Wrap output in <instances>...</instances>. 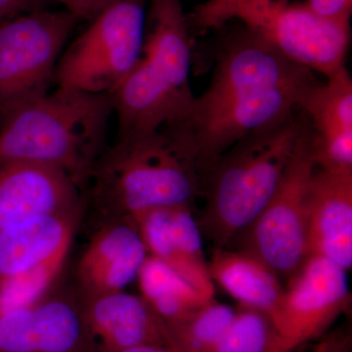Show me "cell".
<instances>
[{
  "instance_id": "e0dca14e",
  "label": "cell",
  "mask_w": 352,
  "mask_h": 352,
  "mask_svg": "<svg viewBox=\"0 0 352 352\" xmlns=\"http://www.w3.org/2000/svg\"><path fill=\"white\" fill-rule=\"evenodd\" d=\"M82 305L85 322L101 352L170 346L164 322L142 296L124 289L82 298Z\"/></svg>"
},
{
  "instance_id": "83f0119b",
  "label": "cell",
  "mask_w": 352,
  "mask_h": 352,
  "mask_svg": "<svg viewBox=\"0 0 352 352\" xmlns=\"http://www.w3.org/2000/svg\"><path fill=\"white\" fill-rule=\"evenodd\" d=\"M115 352H175L168 346H141Z\"/></svg>"
},
{
  "instance_id": "7a4b0ae2",
  "label": "cell",
  "mask_w": 352,
  "mask_h": 352,
  "mask_svg": "<svg viewBox=\"0 0 352 352\" xmlns=\"http://www.w3.org/2000/svg\"><path fill=\"white\" fill-rule=\"evenodd\" d=\"M87 205L97 224L132 219L156 208L189 207L201 192L197 157L168 127L118 135L88 179Z\"/></svg>"
},
{
  "instance_id": "9c48e42d",
  "label": "cell",
  "mask_w": 352,
  "mask_h": 352,
  "mask_svg": "<svg viewBox=\"0 0 352 352\" xmlns=\"http://www.w3.org/2000/svg\"><path fill=\"white\" fill-rule=\"evenodd\" d=\"M248 30L294 63L328 76L344 66L349 21L330 19L305 4L254 0L235 16Z\"/></svg>"
},
{
  "instance_id": "8992f818",
  "label": "cell",
  "mask_w": 352,
  "mask_h": 352,
  "mask_svg": "<svg viewBox=\"0 0 352 352\" xmlns=\"http://www.w3.org/2000/svg\"><path fill=\"white\" fill-rule=\"evenodd\" d=\"M146 0H119L90 21L65 48L55 69L57 87L111 94L142 53Z\"/></svg>"
},
{
  "instance_id": "d6986e66",
  "label": "cell",
  "mask_w": 352,
  "mask_h": 352,
  "mask_svg": "<svg viewBox=\"0 0 352 352\" xmlns=\"http://www.w3.org/2000/svg\"><path fill=\"white\" fill-rule=\"evenodd\" d=\"M208 270L214 283L240 303L276 316L285 289L272 268L251 252L228 248H214L208 261Z\"/></svg>"
},
{
  "instance_id": "6da1fadb",
  "label": "cell",
  "mask_w": 352,
  "mask_h": 352,
  "mask_svg": "<svg viewBox=\"0 0 352 352\" xmlns=\"http://www.w3.org/2000/svg\"><path fill=\"white\" fill-rule=\"evenodd\" d=\"M314 72L294 63L248 30L217 53L207 89L170 126L190 145L201 177L231 146L300 112ZM164 127V126H163Z\"/></svg>"
},
{
  "instance_id": "7c38bea8",
  "label": "cell",
  "mask_w": 352,
  "mask_h": 352,
  "mask_svg": "<svg viewBox=\"0 0 352 352\" xmlns=\"http://www.w3.org/2000/svg\"><path fill=\"white\" fill-rule=\"evenodd\" d=\"M85 207V194L61 170L21 162L0 164V231Z\"/></svg>"
},
{
  "instance_id": "cb8c5ba5",
  "label": "cell",
  "mask_w": 352,
  "mask_h": 352,
  "mask_svg": "<svg viewBox=\"0 0 352 352\" xmlns=\"http://www.w3.org/2000/svg\"><path fill=\"white\" fill-rule=\"evenodd\" d=\"M307 4L314 12L330 19H351L352 0H307Z\"/></svg>"
},
{
  "instance_id": "9a60e30c",
  "label": "cell",
  "mask_w": 352,
  "mask_h": 352,
  "mask_svg": "<svg viewBox=\"0 0 352 352\" xmlns=\"http://www.w3.org/2000/svg\"><path fill=\"white\" fill-rule=\"evenodd\" d=\"M352 266V170L317 168L308 194L307 256Z\"/></svg>"
},
{
  "instance_id": "484cf974",
  "label": "cell",
  "mask_w": 352,
  "mask_h": 352,
  "mask_svg": "<svg viewBox=\"0 0 352 352\" xmlns=\"http://www.w3.org/2000/svg\"><path fill=\"white\" fill-rule=\"evenodd\" d=\"M90 2L91 0H59L58 3L62 4L65 10L75 16L78 21H87Z\"/></svg>"
},
{
  "instance_id": "277c9868",
  "label": "cell",
  "mask_w": 352,
  "mask_h": 352,
  "mask_svg": "<svg viewBox=\"0 0 352 352\" xmlns=\"http://www.w3.org/2000/svg\"><path fill=\"white\" fill-rule=\"evenodd\" d=\"M305 113L259 129L231 146L201 177L205 207L198 224L214 248H227L256 219L281 182Z\"/></svg>"
},
{
  "instance_id": "2e32d148",
  "label": "cell",
  "mask_w": 352,
  "mask_h": 352,
  "mask_svg": "<svg viewBox=\"0 0 352 352\" xmlns=\"http://www.w3.org/2000/svg\"><path fill=\"white\" fill-rule=\"evenodd\" d=\"M315 83L300 104L314 132L319 168L352 170V80L346 66Z\"/></svg>"
},
{
  "instance_id": "52a82bcc",
  "label": "cell",
  "mask_w": 352,
  "mask_h": 352,
  "mask_svg": "<svg viewBox=\"0 0 352 352\" xmlns=\"http://www.w3.org/2000/svg\"><path fill=\"white\" fill-rule=\"evenodd\" d=\"M317 168L308 120L270 200L235 237H240L237 250L251 252L279 277L293 276L307 258L308 194Z\"/></svg>"
},
{
  "instance_id": "d4e9b609",
  "label": "cell",
  "mask_w": 352,
  "mask_h": 352,
  "mask_svg": "<svg viewBox=\"0 0 352 352\" xmlns=\"http://www.w3.org/2000/svg\"><path fill=\"white\" fill-rule=\"evenodd\" d=\"M305 352H352L351 333L347 330H337L328 333L309 351Z\"/></svg>"
},
{
  "instance_id": "f1b7e54d",
  "label": "cell",
  "mask_w": 352,
  "mask_h": 352,
  "mask_svg": "<svg viewBox=\"0 0 352 352\" xmlns=\"http://www.w3.org/2000/svg\"><path fill=\"white\" fill-rule=\"evenodd\" d=\"M59 0H25V6H27L28 11L39 10V9H45L44 7L47 4L57 2Z\"/></svg>"
},
{
  "instance_id": "8fae6325",
  "label": "cell",
  "mask_w": 352,
  "mask_h": 352,
  "mask_svg": "<svg viewBox=\"0 0 352 352\" xmlns=\"http://www.w3.org/2000/svg\"><path fill=\"white\" fill-rule=\"evenodd\" d=\"M0 352H101L83 316L82 298L43 296L0 309Z\"/></svg>"
},
{
  "instance_id": "7402d4cb",
  "label": "cell",
  "mask_w": 352,
  "mask_h": 352,
  "mask_svg": "<svg viewBox=\"0 0 352 352\" xmlns=\"http://www.w3.org/2000/svg\"><path fill=\"white\" fill-rule=\"evenodd\" d=\"M210 352H291L270 315L241 307Z\"/></svg>"
},
{
  "instance_id": "603a6c76",
  "label": "cell",
  "mask_w": 352,
  "mask_h": 352,
  "mask_svg": "<svg viewBox=\"0 0 352 352\" xmlns=\"http://www.w3.org/2000/svg\"><path fill=\"white\" fill-rule=\"evenodd\" d=\"M252 1L254 0H207L187 17L188 24L201 31L217 29L227 21L234 19L242 7Z\"/></svg>"
},
{
  "instance_id": "5bb4252c",
  "label": "cell",
  "mask_w": 352,
  "mask_h": 352,
  "mask_svg": "<svg viewBox=\"0 0 352 352\" xmlns=\"http://www.w3.org/2000/svg\"><path fill=\"white\" fill-rule=\"evenodd\" d=\"M148 254L161 261L208 298L214 283L203 249V234L192 208H153L134 217Z\"/></svg>"
},
{
  "instance_id": "ac0fdd59",
  "label": "cell",
  "mask_w": 352,
  "mask_h": 352,
  "mask_svg": "<svg viewBox=\"0 0 352 352\" xmlns=\"http://www.w3.org/2000/svg\"><path fill=\"white\" fill-rule=\"evenodd\" d=\"M83 212L44 215L0 231V292L36 268L67 258Z\"/></svg>"
},
{
  "instance_id": "ffe728a7",
  "label": "cell",
  "mask_w": 352,
  "mask_h": 352,
  "mask_svg": "<svg viewBox=\"0 0 352 352\" xmlns=\"http://www.w3.org/2000/svg\"><path fill=\"white\" fill-rule=\"evenodd\" d=\"M138 280L141 296L164 326L180 320L212 300L201 294L170 266L150 256L143 264Z\"/></svg>"
},
{
  "instance_id": "44dd1931",
  "label": "cell",
  "mask_w": 352,
  "mask_h": 352,
  "mask_svg": "<svg viewBox=\"0 0 352 352\" xmlns=\"http://www.w3.org/2000/svg\"><path fill=\"white\" fill-rule=\"evenodd\" d=\"M236 310L215 298L180 320L166 325L171 349L175 352H210L235 316Z\"/></svg>"
},
{
  "instance_id": "4316f807",
  "label": "cell",
  "mask_w": 352,
  "mask_h": 352,
  "mask_svg": "<svg viewBox=\"0 0 352 352\" xmlns=\"http://www.w3.org/2000/svg\"><path fill=\"white\" fill-rule=\"evenodd\" d=\"M27 11L25 0H0V21Z\"/></svg>"
},
{
  "instance_id": "5b68a950",
  "label": "cell",
  "mask_w": 352,
  "mask_h": 352,
  "mask_svg": "<svg viewBox=\"0 0 352 352\" xmlns=\"http://www.w3.org/2000/svg\"><path fill=\"white\" fill-rule=\"evenodd\" d=\"M149 7L140 59L111 94L118 135L175 124L195 97L189 80L190 25L182 0H150Z\"/></svg>"
},
{
  "instance_id": "3957f363",
  "label": "cell",
  "mask_w": 352,
  "mask_h": 352,
  "mask_svg": "<svg viewBox=\"0 0 352 352\" xmlns=\"http://www.w3.org/2000/svg\"><path fill=\"white\" fill-rule=\"evenodd\" d=\"M111 94L57 87L0 117V164L31 163L69 176L85 193L107 144Z\"/></svg>"
},
{
  "instance_id": "30bf717a",
  "label": "cell",
  "mask_w": 352,
  "mask_h": 352,
  "mask_svg": "<svg viewBox=\"0 0 352 352\" xmlns=\"http://www.w3.org/2000/svg\"><path fill=\"white\" fill-rule=\"evenodd\" d=\"M273 321L289 351L319 339L351 305L347 271L324 256H308L289 278Z\"/></svg>"
},
{
  "instance_id": "ba28073f",
  "label": "cell",
  "mask_w": 352,
  "mask_h": 352,
  "mask_svg": "<svg viewBox=\"0 0 352 352\" xmlns=\"http://www.w3.org/2000/svg\"><path fill=\"white\" fill-rule=\"evenodd\" d=\"M78 21L67 10L27 11L0 21V117L50 91Z\"/></svg>"
},
{
  "instance_id": "4fadbf2b",
  "label": "cell",
  "mask_w": 352,
  "mask_h": 352,
  "mask_svg": "<svg viewBox=\"0 0 352 352\" xmlns=\"http://www.w3.org/2000/svg\"><path fill=\"white\" fill-rule=\"evenodd\" d=\"M148 252L132 219L97 224L76 276L82 298L124 291L138 280Z\"/></svg>"
}]
</instances>
